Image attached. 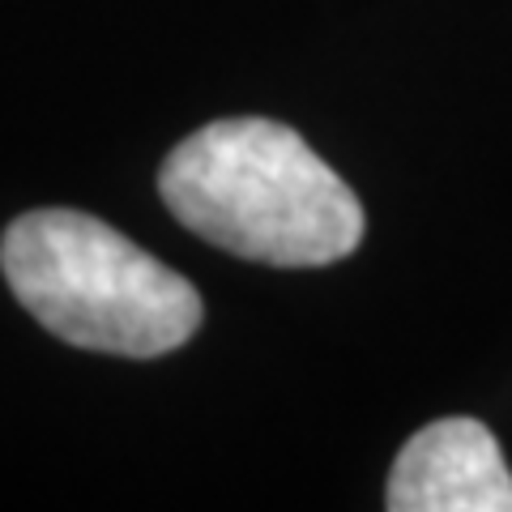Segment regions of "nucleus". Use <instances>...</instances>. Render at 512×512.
Segmentation results:
<instances>
[{"label": "nucleus", "mask_w": 512, "mask_h": 512, "mask_svg": "<svg viewBox=\"0 0 512 512\" xmlns=\"http://www.w3.org/2000/svg\"><path fill=\"white\" fill-rule=\"evenodd\" d=\"M158 197L192 235L278 269H316L363 244V205L295 128L265 116L210 120L158 171Z\"/></svg>", "instance_id": "f257e3e1"}, {"label": "nucleus", "mask_w": 512, "mask_h": 512, "mask_svg": "<svg viewBox=\"0 0 512 512\" xmlns=\"http://www.w3.org/2000/svg\"><path fill=\"white\" fill-rule=\"evenodd\" d=\"M18 303L77 350L158 359L188 346L205 303L184 274L82 210H30L0 235Z\"/></svg>", "instance_id": "f03ea898"}, {"label": "nucleus", "mask_w": 512, "mask_h": 512, "mask_svg": "<svg viewBox=\"0 0 512 512\" xmlns=\"http://www.w3.org/2000/svg\"><path fill=\"white\" fill-rule=\"evenodd\" d=\"M384 504L393 512H512V474L478 419H440L402 444Z\"/></svg>", "instance_id": "7ed1b4c3"}]
</instances>
